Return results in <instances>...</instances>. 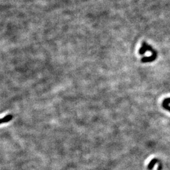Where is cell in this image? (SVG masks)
Returning a JSON list of instances; mask_svg holds the SVG:
<instances>
[{"label":"cell","instance_id":"obj_1","mask_svg":"<svg viewBox=\"0 0 170 170\" xmlns=\"http://www.w3.org/2000/svg\"><path fill=\"white\" fill-rule=\"evenodd\" d=\"M146 51H150V52L152 53V55H153V56H158L156 50L153 49V48H152L150 45H148L146 42H143L142 44L141 47L140 48V49H139V53L140 54V55H142L144 54Z\"/></svg>","mask_w":170,"mask_h":170},{"label":"cell","instance_id":"obj_2","mask_svg":"<svg viewBox=\"0 0 170 170\" xmlns=\"http://www.w3.org/2000/svg\"><path fill=\"white\" fill-rule=\"evenodd\" d=\"M157 58L156 56H151L149 57H144L141 59V62L143 63H150V62H152L156 60V59Z\"/></svg>","mask_w":170,"mask_h":170},{"label":"cell","instance_id":"obj_3","mask_svg":"<svg viewBox=\"0 0 170 170\" xmlns=\"http://www.w3.org/2000/svg\"><path fill=\"white\" fill-rule=\"evenodd\" d=\"M170 103V98H166L163 101L162 103V106L163 107L164 109L168 110L169 112H170V106L169 104Z\"/></svg>","mask_w":170,"mask_h":170},{"label":"cell","instance_id":"obj_4","mask_svg":"<svg viewBox=\"0 0 170 170\" xmlns=\"http://www.w3.org/2000/svg\"><path fill=\"white\" fill-rule=\"evenodd\" d=\"M158 162H159V160H158V159H156V158L152 159V160L151 161V162L149 163V164L148 165V166H147L148 170H152V168H154V166H155V165Z\"/></svg>","mask_w":170,"mask_h":170},{"label":"cell","instance_id":"obj_5","mask_svg":"<svg viewBox=\"0 0 170 170\" xmlns=\"http://www.w3.org/2000/svg\"><path fill=\"white\" fill-rule=\"evenodd\" d=\"M12 118H13V117L11 115H6L5 117H4L3 118H2V120H3V123L9 122H10L11 120H12Z\"/></svg>","mask_w":170,"mask_h":170},{"label":"cell","instance_id":"obj_6","mask_svg":"<svg viewBox=\"0 0 170 170\" xmlns=\"http://www.w3.org/2000/svg\"><path fill=\"white\" fill-rule=\"evenodd\" d=\"M3 124V120H2V118H0V124Z\"/></svg>","mask_w":170,"mask_h":170}]
</instances>
